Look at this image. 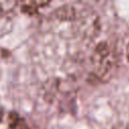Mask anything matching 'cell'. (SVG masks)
Masks as SVG:
<instances>
[{
    "instance_id": "6da1fadb",
    "label": "cell",
    "mask_w": 129,
    "mask_h": 129,
    "mask_svg": "<svg viewBox=\"0 0 129 129\" xmlns=\"http://www.w3.org/2000/svg\"><path fill=\"white\" fill-rule=\"evenodd\" d=\"M0 129H28L24 120L17 114L0 110Z\"/></svg>"
}]
</instances>
